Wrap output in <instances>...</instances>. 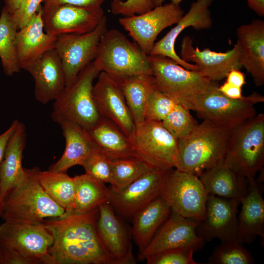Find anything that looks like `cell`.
I'll return each instance as SVG.
<instances>
[{"label": "cell", "instance_id": "cell-1", "mask_svg": "<svg viewBox=\"0 0 264 264\" xmlns=\"http://www.w3.org/2000/svg\"><path fill=\"white\" fill-rule=\"evenodd\" d=\"M98 207L87 213H72L45 220L53 237L48 253L52 264H116L98 238Z\"/></svg>", "mask_w": 264, "mask_h": 264}, {"label": "cell", "instance_id": "cell-2", "mask_svg": "<svg viewBox=\"0 0 264 264\" xmlns=\"http://www.w3.org/2000/svg\"><path fill=\"white\" fill-rule=\"evenodd\" d=\"M230 131L203 120L178 139L175 168L198 176L225 158Z\"/></svg>", "mask_w": 264, "mask_h": 264}, {"label": "cell", "instance_id": "cell-3", "mask_svg": "<svg viewBox=\"0 0 264 264\" xmlns=\"http://www.w3.org/2000/svg\"><path fill=\"white\" fill-rule=\"evenodd\" d=\"M39 170L38 167L25 169L24 177L4 198L1 215L4 221L38 223L66 214L41 185Z\"/></svg>", "mask_w": 264, "mask_h": 264}, {"label": "cell", "instance_id": "cell-4", "mask_svg": "<svg viewBox=\"0 0 264 264\" xmlns=\"http://www.w3.org/2000/svg\"><path fill=\"white\" fill-rule=\"evenodd\" d=\"M224 162L253 184L264 164V114L255 115L230 131Z\"/></svg>", "mask_w": 264, "mask_h": 264}, {"label": "cell", "instance_id": "cell-5", "mask_svg": "<svg viewBox=\"0 0 264 264\" xmlns=\"http://www.w3.org/2000/svg\"><path fill=\"white\" fill-rule=\"evenodd\" d=\"M93 62L100 72L114 79L152 74L148 55L117 29L107 30L102 35Z\"/></svg>", "mask_w": 264, "mask_h": 264}, {"label": "cell", "instance_id": "cell-6", "mask_svg": "<svg viewBox=\"0 0 264 264\" xmlns=\"http://www.w3.org/2000/svg\"><path fill=\"white\" fill-rule=\"evenodd\" d=\"M148 58L155 88L189 110H193L198 97L213 83L199 71L187 69L169 57L149 55Z\"/></svg>", "mask_w": 264, "mask_h": 264}, {"label": "cell", "instance_id": "cell-7", "mask_svg": "<svg viewBox=\"0 0 264 264\" xmlns=\"http://www.w3.org/2000/svg\"><path fill=\"white\" fill-rule=\"evenodd\" d=\"M100 72L93 62L79 72L74 82L54 101L53 121H71L87 130L97 123L100 115L94 102L92 89Z\"/></svg>", "mask_w": 264, "mask_h": 264}, {"label": "cell", "instance_id": "cell-8", "mask_svg": "<svg viewBox=\"0 0 264 264\" xmlns=\"http://www.w3.org/2000/svg\"><path fill=\"white\" fill-rule=\"evenodd\" d=\"M264 102V97L253 92L239 99L224 95L213 83L195 101L193 110L199 117L232 130L256 115L254 105Z\"/></svg>", "mask_w": 264, "mask_h": 264}, {"label": "cell", "instance_id": "cell-9", "mask_svg": "<svg viewBox=\"0 0 264 264\" xmlns=\"http://www.w3.org/2000/svg\"><path fill=\"white\" fill-rule=\"evenodd\" d=\"M131 140L137 158L151 169L167 171L175 168L178 139L161 121L145 119L136 124Z\"/></svg>", "mask_w": 264, "mask_h": 264}, {"label": "cell", "instance_id": "cell-10", "mask_svg": "<svg viewBox=\"0 0 264 264\" xmlns=\"http://www.w3.org/2000/svg\"><path fill=\"white\" fill-rule=\"evenodd\" d=\"M159 196L171 211L197 221L205 216L208 195L198 176L173 168L168 171Z\"/></svg>", "mask_w": 264, "mask_h": 264}, {"label": "cell", "instance_id": "cell-11", "mask_svg": "<svg viewBox=\"0 0 264 264\" xmlns=\"http://www.w3.org/2000/svg\"><path fill=\"white\" fill-rule=\"evenodd\" d=\"M53 237L44 221H4L0 224V244L13 250L32 264H52L48 249Z\"/></svg>", "mask_w": 264, "mask_h": 264}, {"label": "cell", "instance_id": "cell-12", "mask_svg": "<svg viewBox=\"0 0 264 264\" xmlns=\"http://www.w3.org/2000/svg\"><path fill=\"white\" fill-rule=\"evenodd\" d=\"M105 16L92 31L82 34H64L57 36L54 49L64 68L66 87L79 72L95 59L102 35L108 30Z\"/></svg>", "mask_w": 264, "mask_h": 264}, {"label": "cell", "instance_id": "cell-13", "mask_svg": "<svg viewBox=\"0 0 264 264\" xmlns=\"http://www.w3.org/2000/svg\"><path fill=\"white\" fill-rule=\"evenodd\" d=\"M183 15L180 4L170 2L154 7L143 14L121 18L118 22L142 50L149 55L159 33L176 24Z\"/></svg>", "mask_w": 264, "mask_h": 264}, {"label": "cell", "instance_id": "cell-14", "mask_svg": "<svg viewBox=\"0 0 264 264\" xmlns=\"http://www.w3.org/2000/svg\"><path fill=\"white\" fill-rule=\"evenodd\" d=\"M105 15L101 6H81L68 4L43 6L45 32L52 36L82 34L93 30Z\"/></svg>", "mask_w": 264, "mask_h": 264}, {"label": "cell", "instance_id": "cell-15", "mask_svg": "<svg viewBox=\"0 0 264 264\" xmlns=\"http://www.w3.org/2000/svg\"><path fill=\"white\" fill-rule=\"evenodd\" d=\"M198 222L171 211L148 246L139 253L138 260H145L150 255L172 249L190 248L195 252L201 250L205 241L196 234Z\"/></svg>", "mask_w": 264, "mask_h": 264}, {"label": "cell", "instance_id": "cell-16", "mask_svg": "<svg viewBox=\"0 0 264 264\" xmlns=\"http://www.w3.org/2000/svg\"><path fill=\"white\" fill-rule=\"evenodd\" d=\"M238 199L208 195L205 216L196 228L197 235L205 242L238 240Z\"/></svg>", "mask_w": 264, "mask_h": 264}, {"label": "cell", "instance_id": "cell-17", "mask_svg": "<svg viewBox=\"0 0 264 264\" xmlns=\"http://www.w3.org/2000/svg\"><path fill=\"white\" fill-rule=\"evenodd\" d=\"M168 171L151 169L120 191L110 188L109 202L114 211L122 218L132 219L137 211L159 195Z\"/></svg>", "mask_w": 264, "mask_h": 264}, {"label": "cell", "instance_id": "cell-18", "mask_svg": "<svg viewBox=\"0 0 264 264\" xmlns=\"http://www.w3.org/2000/svg\"><path fill=\"white\" fill-rule=\"evenodd\" d=\"M96 229L102 245L116 264H134L131 232L117 216L109 202L98 206Z\"/></svg>", "mask_w": 264, "mask_h": 264}, {"label": "cell", "instance_id": "cell-19", "mask_svg": "<svg viewBox=\"0 0 264 264\" xmlns=\"http://www.w3.org/2000/svg\"><path fill=\"white\" fill-rule=\"evenodd\" d=\"M97 79L92 94L99 115L112 122L131 139L135 125L117 83L103 71Z\"/></svg>", "mask_w": 264, "mask_h": 264}, {"label": "cell", "instance_id": "cell-20", "mask_svg": "<svg viewBox=\"0 0 264 264\" xmlns=\"http://www.w3.org/2000/svg\"><path fill=\"white\" fill-rule=\"evenodd\" d=\"M180 58L186 62L194 63L198 71L212 82L220 81L232 69H239L242 67L237 43L225 52H217L209 48L200 50L198 46L194 47L190 37L185 36L181 44Z\"/></svg>", "mask_w": 264, "mask_h": 264}, {"label": "cell", "instance_id": "cell-21", "mask_svg": "<svg viewBox=\"0 0 264 264\" xmlns=\"http://www.w3.org/2000/svg\"><path fill=\"white\" fill-rule=\"evenodd\" d=\"M214 0H197L193 2L188 12L183 15L163 37L155 43L149 55H161L169 57L184 68L198 71L195 64L183 60L176 53L175 44L181 32L189 27L195 30L208 29L212 26L213 20L209 7Z\"/></svg>", "mask_w": 264, "mask_h": 264}, {"label": "cell", "instance_id": "cell-22", "mask_svg": "<svg viewBox=\"0 0 264 264\" xmlns=\"http://www.w3.org/2000/svg\"><path fill=\"white\" fill-rule=\"evenodd\" d=\"M34 80V96L44 105L54 101L66 88L61 60L55 49L45 52L25 69Z\"/></svg>", "mask_w": 264, "mask_h": 264}, {"label": "cell", "instance_id": "cell-23", "mask_svg": "<svg viewBox=\"0 0 264 264\" xmlns=\"http://www.w3.org/2000/svg\"><path fill=\"white\" fill-rule=\"evenodd\" d=\"M240 61L256 86L264 84V22L255 19L237 30Z\"/></svg>", "mask_w": 264, "mask_h": 264}, {"label": "cell", "instance_id": "cell-24", "mask_svg": "<svg viewBox=\"0 0 264 264\" xmlns=\"http://www.w3.org/2000/svg\"><path fill=\"white\" fill-rule=\"evenodd\" d=\"M57 37L44 30L43 6L29 22L19 29L16 37L18 61L21 69H25L45 52L54 48Z\"/></svg>", "mask_w": 264, "mask_h": 264}, {"label": "cell", "instance_id": "cell-25", "mask_svg": "<svg viewBox=\"0 0 264 264\" xmlns=\"http://www.w3.org/2000/svg\"><path fill=\"white\" fill-rule=\"evenodd\" d=\"M242 208L238 217V240L243 245L252 243L257 236L264 237V200L256 181L248 183L246 194L241 200Z\"/></svg>", "mask_w": 264, "mask_h": 264}, {"label": "cell", "instance_id": "cell-26", "mask_svg": "<svg viewBox=\"0 0 264 264\" xmlns=\"http://www.w3.org/2000/svg\"><path fill=\"white\" fill-rule=\"evenodd\" d=\"M87 131L95 148L111 160L137 158L131 139L108 119L100 116Z\"/></svg>", "mask_w": 264, "mask_h": 264}, {"label": "cell", "instance_id": "cell-27", "mask_svg": "<svg viewBox=\"0 0 264 264\" xmlns=\"http://www.w3.org/2000/svg\"><path fill=\"white\" fill-rule=\"evenodd\" d=\"M26 141L25 127L19 121L7 142L0 166V200L2 202L25 176L22 159Z\"/></svg>", "mask_w": 264, "mask_h": 264}, {"label": "cell", "instance_id": "cell-28", "mask_svg": "<svg viewBox=\"0 0 264 264\" xmlns=\"http://www.w3.org/2000/svg\"><path fill=\"white\" fill-rule=\"evenodd\" d=\"M198 177L208 195L241 201L248 190L247 180L227 164L224 159L202 173Z\"/></svg>", "mask_w": 264, "mask_h": 264}, {"label": "cell", "instance_id": "cell-29", "mask_svg": "<svg viewBox=\"0 0 264 264\" xmlns=\"http://www.w3.org/2000/svg\"><path fill=\"white\" fill-rule=\"evenodd\" d=\"M57 123L63 131L65 148L59 159L51 165L48 170L66 172L74 166L81 165L95 148L87 130L80 125L66 120Z\"/></svg>", "mask_w": 264, "mask_h": 264}, {"label": "cell", "instance_id": "cell-30", "mask_svg": "<svg viewBox=\"0 0 264 264\" xmlns=\"http://www.w3.org/2000/svg\"><path fill=\"white\" fill-rule=\"evenodd\" d=\"M171 212L170 207L159 195L132 217V237L139 253L148 246Z\"/></svg>", "mask_w": 264, "mask_h": 264}, {"label": "cell", "instance_id": "cell-31", "mask_svg": "<svg viewBox=\"0 0 264 264\" xmlns=\"http://www.w3.org/2000/svg\"><path fill=\"white\" fill-rule=\"evenodd\" d=\"M113 79L122 91L135 125L143 122L148 99L156 88L153 75L140 74Z\"/></svg>", "mask_w": 264, "mask_h": 264}, {"label": "cell", "instance_id": "cell-32", "mask_svg": "<svg viewBox=\"0 0 264 264\" xmlns=\"http://www.w3.org/2000/svg\"><path fill=\"white\" fill-rule=\"evenodd\" d=\"M73 178L75 190L72 213H87L109 202L110 190L105 183L86 173Z\"/></svg>", "mask_w": 264, "mask_h": 264}, {"label": "cell", "instance_id": "cell-33", "mask_svg": "<svg viewBox=\"0 0 264 264\" xmlns=\"http://www.w3.org/2000/svg\"><path fill=\"white\" fill-rule=\"evenodd\" d=\"M39 181L49 197L63 208L66 214L74 210V180L66 172L48 171L38 172Z\"/></svg>", "mask_w": 264, "mask_h": 264}, {"label": "cell", "instance_id": "cell-34", "mask_svg": "<svg viewBox=\"0 0 264 264\" xmlns=\"http://www.w3.org/2000/svg\"><path fill=\"white\" fill-rule=\"evenodd\" d=\"M18 30L11 14L4 6L0 15V58L3 71L7 76L18 73L21 69L16 46Z\"/></svg>", "mask_w": 264, "mask_h": 264}, {"label": "cell", "instance_id": "cell-35", "mask_svg": "<svg viewBox=\"0 0 264 264\" xmlns=\"http://www.w3.org/2000/svg\"><path fill=\"white\" fill-rule=\"evenodd\" d=\"M151 169L144 162L136 157L112 160V182L110 189L120 191Z\"/></svg>", "mask_w": 264, "mask_h": 264}, {"label": "cell", "instance_id": "cell-36", "mask_svg": "<svg viewBox=\"0 0 264 264\" xmlns=\"http://www.w3.org/2000/svg\"><path fill=\"white\" fill-rule=\"evenodd\" d=\"M255 263L250 252L236 241L221 242L209 257L210 264H252Z\"/></svg>", "mask_w": 264, "mask_h": 264}, {"label": "cell", "instance_id": "cell-37", "mask_svg": "<svg viewBox=\"0 0 264 264\" xmlns=\"http://www.w3.org/2000/svg\"><path fill=\"white\" fill-rule=\"evenodd\" d=\"M189 110L178 104L161 121L165 128L177 139L186 136L198 124Z\"/></svg>", "mask_w": 264, "mask_h": 264}, {"label": "cell", "instance_id": "cell-38", "mask_svg": "<svg viewBox=\"0 0 264 264\" xmlns=\"http://www.w3.org/2000/svg\"><path fill=\"white\" fill-rule=\"evenodd\" d=\"M112 160L97 150L93 149L81 165L85 173L106 184L112 183Z\"/></svg>", "mask_w": 264, "mask_h": 264}, {"label": "cell", "instance_id": "cell-39", "mask_svg": "<svg viewBox=\"0 0 264 264\" xmlns=\"http://www.w3.org/2000/svg\"><path fill=\"white\" fill-rule=\"evenodd\" d=\"M177 105L171 97L155 88L147 103L145 120L161 122Z\"/></svg>", "mask_w": 264, "mask_h": 264}, {"label": "cell", "instance_id": "cell-40", "mask_svg": "<svg viewBox=\"0 0 264 264\" xmlns=\"http://www.w3.org/2000/svg\"><path fill=\"white\" fill-rule=\"evenodd\" d=\"M195 251L181 248L161 251L146 258L148 264H197L193 259Z\"/></svg>", "mask_w": 264, "mask_h": 264}, {"label": "cell", "instance_id": "cell-41", "mask_svg": "<svg viewBox=\"0 0 264 264\" xmlns=\"http://www.w3.org/2000/svg\"><path fill=\"white\" fill-rule=\"evenodd\" d=\"M153 8L152 0H112L110 4L113 14L124 17L143 14Z\"/></svg>", "mask_w": 264, "mask_h": 264}, {"label": "cell", "instance_id": "cell-42", "mask_svg": "<svg viewBox=\"0 0 264 264\" xmlns=\"http://www.w3.org/2000/svg\"><path fill=\"white\" fill-rule=\"evenodd\" d=\"M44 0H23L12 17L18 30L27 24L40 8Z\"/></svg>", "mask_w": 264, "mask_h": 264}, {"label": "cell", "instance_id": "cell-43", "mask_svg": "<svg viewBox=\"0 0 264 264\" xmlns=\"http://www.w3.org/2000/svg\"><path fill=\"white\" fill-rule=\"evenodd\" d=\"M0 264H32L13 250L0 244Z\"/></svg>", "mask_w": 264, "mask_h": 264}, {"label": "cell", "instance_id": "cell-44", "mask_svg": "<svg viewBox=\"0 0 264 264\" xmlns=\"http://www.w3.org/2000/svg\"><path fill=\"white\" fill-rule=\"evenodd\" d=\"M106 0H44V5L68 4L81 6H101Z\"/></svg>", "mask_w": 264, "mask_h": 264}, {"label": "cell", "instance_id": "cell-45", "mask_svg": "<svg viewBox=\"0 0 264 264\" xmlns=\"http://www.w3.org/2000/svg\"><path fill=\"white\" fill-rule=\"evenodd\" d=\"M19 122V121L17 119L13 120L9 127L0 134V166L4 156L7 142L16 129Z\"/></svg>", "mask_w": 264, "mask_h": 264}, {"label": "cell", "instance_id": "cell-46", "mask_svg": "<svg viewBox=\"0 0 264 264\" xmlns=\"http://www.w3.org/2000/svg\"><path fill=\"white\" fill-rule=\"evenodd\" d=\"M219 90L225 96L233 99H239L243 96L242 88L225 82L219 87Z\"/></svg>", "mask_w": 264, "mask_h": 264}, {"label": "cell", "instance_id": "cell-47", "mask_svg": "<svg viewBox=\"0 0 264 264\" xmlns=\"http://www.w3.org/2000/svg\"><path fill=\"white\" fill-rule=\"evenodd\" d=\"M226 77V82L241 88L246 83L244 74L238 69L231 70Z\"/></svg>", "mask_w": 264, "mask_h": 264}, {"label": "cell", "instance_id": "cell-48", "mask_svg": "<svg viewBox=\"0 0 264 264\" xmlns=\"http://www.w3.org/2000/svg\"><path fill=\"white\" fill-rule=\"evenodd\" d=\"M249 7L258 15H264V0H246Z\"/></svg>", "mask_w": 264, "mask_h": 264}, {"label": "cell", "instance_id": "cell-49", "mask_svg": "<svg viewBox=\"0 0 264 264\" xmlns=\"http://www.w3.org/2000/svg\"><path fill=\"white\" fill-rule=\"evenodd\" d=\"M23 0H4V7L12 14L20 6Z\"/></svg>", "mask_w": 264, "mask_h": 264}, {"label": "cell", "instance_id": "cell-50", "mask_svg": "<svg viewBox=\"0 0 264 264\" xmlns=\"http://www.w3.org/2000/svg\"><path fill=\"white\" fill-rule=\"evenodd\" d=\"M152 0V4L153 5L154 7L161 5L163 4V2L166 0ZM171 1V2H172L175 4H180V2L183 0H170Z\"/></svg>", "mask_w": 264, "mask_h": 264}, {"label": "cell", "instance_id": "cell-51", "mask_svg": "<svg viewBox=\"0 0 264 264\" xmlns=\"http://www.w3.org/2000/svg\"><path fill=\"white\" fill-rule=\"evenodd\" d=\"M2 209V202L0 200V217H1Z\"/></svg>", "mask_w": 264, "mask_h": 264}]
</instances>
